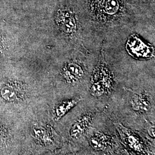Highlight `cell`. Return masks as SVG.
Wrapping results in <instances>:
<instances>
[{"instance_id":"cell-1","label":"cell","mask_w":155,"mask_h":155,"mask_svg":"<svg viewBox=\"0 0 155 155\" xmlns=\"http://www.w3.org/2000/svg\"><path fill=\"white\" fill-rule=\"evenodd\" d=\"M98 67L97 68L93 77L91 86L92 93L96 95L102 94L110 90L113 86V78L111 72L106 67L104 58V52H102Z\"/></svg>"},{"instance_id":"cell-2","label":"cell","mask_w":155,"mask_h":155,"mask_svg":"<svg viewBox=\"0 0 155 155\" xmlns=\"http://www.w3.org/2000/svg\"><path fill=\"white\" fill-rule=\"evenodd\" d=\"M127 49L131 55L136 58H149L152 56L153 50L144 43L136 36L132 35L128 40Z\"/></svg>"},{"instance_id":"cell-3","label":"cell","mask_w":155,"mask_h":155,"mask_svg":"<svg viewBox=\"0 0 155 155\" xmlns=\"http://www.w3.org/2000/svg\"><path fill=\"white\" fill-rule=\"evenodd\" d=\"M56 21L62 31L66 34H73L77 31L76 18L70 11L66 9L59 11L56 17Z\"/></svg>"},{"instance_id":"cell-4","label":"cell","mask_w":155,"mask_h":155,"mask_svg":"<svg viewBox=\"0 0 155 155\" xmlns=\"http://www.w3.org/2000/svg\"><path fill=\"white\" fill-rule=\"evenodd\" d=\"M92 121L91 114H86L77 119L70 130V135L73 139H78L86 132Z\"/></svg>"},{"instance_id":"cell-5","label":"cell","mask_w":155,"mask_h":155,"mask_svg":"<svg viewBox=\"0 0 155 155\" xmlns=\"http://www.w3.org/2000/svg\"><path fill=\"white\" fill-rule=\"evenodd\" d=\"M63 75L67 82L73 83L83 78L84 71L82 67L76 63H68L64 67Z\"/></svg>"},{"instance_id":"cell-6","label":"cell","mask_w":155,"mask_h":155,"mask_svg":"<svg viewBox=\"0 0 155 155\" xmlns=\"http://www.w3.org/2000/svg\"><path fill=\"white\" fill-rule=\"evenodd\" d=\"M131 104L133 109L137 111H147L150 107L149 97L144 94H134L131 100Z\"/></svg>"},{"instance_id":"cell-7","label":"cell","mask_w":155,"mask_h":155,"mask_svg":"<svg viewBox=\"0 0 155 155\" xmlns=\"http://www.w3.org/2000/svg\"><path fill=\"white\" fill-rule=\"evenodd\" d=\"M33 137L38 141L46 145H51L54 142L52 134L42 127H33L32 129Z\"/></svg>"},{"instance_id":"cell-8","label":"cell","mask_w":155,"mask_h":155,"mask_svg":"<svg viewBox=\"0 0 155 155\" xmlns=\"http://www.w3.org/2000/svg\"><path fill=\"white\" fill-rule=\"evenodd\" d=\"M81 99L79 98L66 100L61 103L55 109L56 120H59L73 108L77 104Z\"/></svg>"},{"instance_id":"cell-9","label":"cell","mask_w":155,"mask_h":155,"mask_svg":"<svg viewBox=\"0 0 155 155\" xmlns=\"http://www.w3.org/2000/svg\"><path fill=\"white\" fill-rule=\"evenodd\" d=\"M109 141L110 140L107 136L100 133H95L90 140L92 148L97 150H104L110 144Z\"/></svg>"},{"instance_id":"cell-10","label":"cell","mask_w":155,"mask_h":155,"mask_svg":"<svg viewBox=\"0 0 155 155\" xmlns=\"http://www.w3.org/2000/svg\"><path fill=\"white\" fill-rule=\"evenodd\" d=\"M5 132V130L2 127H0V147L2 146L5 143L7 139V134Z\"/></svg>"}]
</instances>
